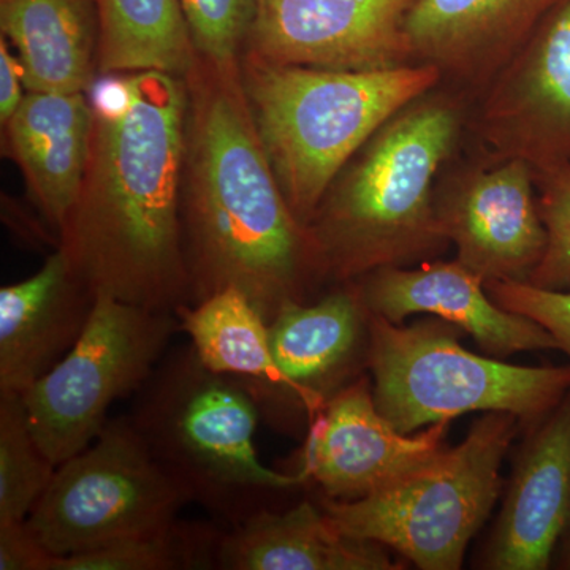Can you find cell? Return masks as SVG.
I'll list each match as a JSON object with an SVG mask.
<instances>
[{"mask_svg": "<svg viewBox=\"0 0 570 570\" xmlns=\"http://www.w3.org/2000/svg\"><path fill=\"white\" fill-rule=\"evenodd\" d=\"M160 71L94 82L91 157L61 249L94 294L175 313L189 305L181 178L189 92Z\"/></svg>", "mask_w": 570, "mask_h": 570, "instance_id": "6da1fadb", "label": "cell"}, {"mask_svg": "<svg viewBox=\"0 0 570 570\" xmlns=\"http://www.w3.org/2000/svg\"><path fill=\"white\" fill-rule=\"evenodd\" d=\"M190 75L189 305L236 287L269 324L287 303H305L311 277L324 272L266 156L242 73H219L198 58Z\"/></svg>", "mask_w": 570, "mask_h": 570, "instance_id": "7a4b0ae2", "label": "cell"}, {"mask_svg": "<svg viewBox=\"0 0 570 570\" xmlns=\"http://www.w3.org/2000/svg\"><path fill=\"white\" fill-rule=\"evenodd\" d=\"M463 118L459 97L433 89L348 160L307 225L322 272L354 281L444 249L434 181L455 151Z\"/></svg>", "mask_w": 570, "mask_h": 570, "instance_id": "3957f363", "label": "cell"}, {"mask_svg": "<svg viewBox=\"0 0 570 570\" xmlns=\"http://www.w3.org/2000/svg\"><path fill=\"white\" fill-rule=\"evenodd\" d=\"M242 82L277 183L305 227L348 160L444 75L433 63L387 70H328L265 61L246 52Z\"/></svg>", "mask_w": 570, "mask_h": 570, "instance_id": "277c9868", "label": "cell"}, {"mask_svg": "<svg viewBox=\"0 0 570 570\" xmlns=\"http://www.w3.org/2000/svg\"><path fill=\"white\" fill-rule=\"evenodd\" d=\"M258 415L245 382L209 371L189 344L164 356L129 417L193 502L234 524L268 509L262 504L268 494L309 482L303 472L275 471L258 460Z\"/></svg>", "mask_w": 570, "mask_h": 570, "instance_id": "5b68a950", "label": "cell"}, {"mask_svg": "<svg viewBox=\"0 0 570 570\" xmlns=\"http://www.w3.org/2000/svg\"><path fill=\"white\" fill-rule=\"evenodd\" d=\"M460 326L393 324L370 314L366 358L377 411L401 433L469 414L509 412L538 425L570 390L569 366H519L469 352Z\"/></svg>", "mask_w": 570, "mask_h": 570, "instance_id": "8992f818", "label": "cell"}, {"mask_svg": "<svg viewBox=\"0 0 570 570\" xmlns=\"http://www.w3.org/2000/svg\"><path fill=\"white\" fill-rule=\"evenodd\" d=\"M519 423L509 412H485L456 448L365 498H325L321 508L344 534L395 550L419 569H460L497 504Z\"/></svg>", "mask_w": 570, "mask_h": 570, "instance_id": "52a82bcc", "label": "cell"}, {"mask_svg": "<svg viewBox=\"0 0 570 570\" xmlns=\"http://www.w3.org/2000/svg\"><path fill=\"white\" fill-rule=\"evenodd\" d=\"M189 502L132 420L122 417L59 464L26 523L52 554L67 557L163 531Z\"/></svg>", "mask_w": 570, "mask_h": 570, "instance_id": "ba28073f", "label": "cell"}, {"mask_svg": "<svg viewBox=\"0 0 570 570\" xmlns=\"http://www.w3.org/2000/svg\"><path fill=\"white\" fill-rule=\"evenodd\" d=\"M178 332L175 313L96 295L80 340L21 393L33 436L56 466L96 441L112 404L140 392Z\"/></svg>", "mask_w": 570, "mask_h": 570, "instance_id": "9c48e42d", "label": "cell"}, {"mask_svg": "<svg viewBox=\"0 0 570 570\" xmlns=\"http://www.w3.org/2000/svg\"><path fill=\"white\" fill-rule=\"evenodd\" d=\"M415 0H257L245 51L265 61L328 70L414 63L406 18Z\"/></svg>", "mask_w": 570, "mask_h": 570, "instance_id": "30bf717a", "label": "cell"}, {"mask_svg": "<svg viewBox=\"0 0 570 570\" xmlns=\"http://www.w3.org/2000/svg\"><path fill=\"white\" fill-rule=\"evenodd\" d=\"M478 134L487 163H570V0L543 18L487 85Z\"/></svg>", "mask_w": 570, "mask_h": 570, "instance_id": "8fae6325", "label": "cell"}, {"mask_svg": "<svg viewBox=\"0 0 570 570\" xmlns=\"http://www.w3.org/2000/svg\"><path fill=\"white\" fill-rule=\"evenodd\" d=\"M439 224L456 261L485 284L528 283L546 254L534 168L521 157L464 171L436 193Z\"/></svg>", "mask_w": 570, "mask_h": 570, "instance_id": "7c38bea8", "label": "cell"}, {"mask_svg": "<svg viewBox=\"0 0 570 570\" xmlns=\"http://www.w3.org/2000/svg\"><path fill=\"white\" fill-rule=\"evenodd\" d=\"M449 426L439 422L417 433H401L377 411L367 377H360L337 390L309 420L298 471L314 480L325 498H365L438 455Z\"/></svg>", "mask_w": 570, "mask_h": 570, "instance_id": "4fadbf2b", "label": "cell"}, {"mask_svg": "<svg viewBox=\"0 0 570 570\" xmlns=\"http://www.w3.org/2000/svg\"><path fill=\"white\" fill-rule=\"evenodd\" d=\"M363 277L356 288L366 309L393 324L431 314L460 326L498 358L558 348L557 340L538 322L497 305L485 281L459 261L425 262L417 268L387 266Z\"/></svg>", "mask_w": 570, "mask_h": 570, "instance_id": "5bb4252c", "label": "cell"}, {"mask_svg": "<svg viewBox=\"0 0 570 570\" xmlns=\"http://www.w3.org/2000/svg\"><path fill=\"white\" fill-rule=\"evenodd\" d=\"M570 528V390L524 441L504 509L485 551V568L549 569Z\"/></svg>", "mask_w": 570, "mask_h": 570, "instance_id": "9a60e30c", "label": "cell"}, {"mask_svg": "<svg viewBox=\"0 0 570 570\" xmlns=\"http://www.w3.org/2000/svg\"><path fill=\"white\" fill-rule=\"evenodd\" d=\"M564 0H415L406 18L414 62L487 86Z\"/></svg>", "mask_w": 570, "mask_h": 570, "instance_id": "2e32d148", "label": "cell"}, {"mask_svg": "<svg viewBox=\"0 0 570 570\" xmlns=\"http://www.w3.org/2000/svg\"><path fill=\"white\" fill-rule=\"evenodd\" d=\"M96 294L58 247L36 275L0 291V393H24L75 346Z\"/></svg>", "mask_w": 570, "mask_h": 570, "instance_id": "e0dca14e", "label": "cell"}, {"mask_svg": "<svg viewBox=\"0 0 570 570\" xmlns=\"http://www.w3.org/2000/svg\"><path fill=\"white\" fill-rule=\"evenodd\" d=\"M370 311L358 288L324 296L313 305L287 303L269 322V343L285 379V401L313 419L351 373L367 330Z\"/></svg>", "mask_w": 570, "mask_h": 570, "instance_id": "ac0fdd59", "label": "cell"}, {"mask_svg": "<svg viewBox=\"0 0 570 570\" xmlns=\"http://www.w3.org/2000/svg\"><path fill=\"white\" fill-rule=\"evenodd\" d=\"M92 126L86 92H28L3 126L10 156L20 165L41 213L58 230L80 197Z\"/></svg>", "mask_w": 570, "mask_h": 570, "instance_id": "d6986e66", "label": "cell"}, {"mask_svg": "<svg viewBox=\"0 0 570 570\" xmlns=\"http://www.w3.org/2000/svg\"><path fill=\"white\" fill-rule=\"evenodd\" d=\"M387 547L344 534L325 510L302 502L265 509L219 532L214 568L227 570H393Z\"/></svg>", "mask_w": 570, "mask_h": 570, "instance_id": "ffe728a7", "label": "cell"}, {"mask_svg": "<svg viewBox=\"0 0 570 570\" xmlns=\"http://www.w3.org/2000/svg\"><path fill=\"white\" fill-rule=\"evenodd\" d=\"M0 29L18 52L26 91H91L99 71L94 0H0Z\"/></svg>", "mask_w": 570, "mask_h": 570, "instance_id": "44dd1931", "label": "cell"}, {"mask_svg": "<svg viewBox=\"0 0 570 570\" xmlns=\"http://www.w3.org/2000/svg\"><path fill=\"white\" fill-rule=\"evenodd\" d=\"M175 314L209 371L245 382L261 411L273 401L284 403L287 385L273 356L269 324L239 288H224Z\"/></svg>", "mask_w": 570, "mask_h": 570, "instance_id": "7402d4cb", "label": "cell"}, {"mask_svg": "<svg viewBox=\"0 0 570 570\" xmlns=\"http://www.w3.org/2000/svg\"><path fill=\"white\" fill-rule=\"evenodd\" d=\"M100 73L160 71L186 78L197 66L181 0H94Z\"/></svg>", "mask_w": 570, "mask_h": 570, "instance_id": "603a6c76", "label": "cell"}, {"mask_svg": "<svg viewBox=\"0 0 570 570\" xmlns=\"http://www.w3.org/2000/svg\"><path fill=\"white\" fill-rule=\"evenodd\" d=\"M219 532L200 524L171 527L81 553L55 557L51 570H175L214 568Z\"/></svg>", "mask_w": 570, "mask_h": 570, "instance_id": "cb8c5ba5", "label": "cell"}, {"mask_svg": "<svg viewBox=\"0 0 570 570\" xmlns=\"http://www.w3.org/2000/svg\"><path fill=\"white\" fill-rule=\"evenodd\" d=\"M56 469L33 436L21 393H0V523L28 520Z\"/></svg>", "mask_w": 570, "mask_h": 570, "instance_id": "d4e9b609", "label": "cell"}, {"mask_svg": "<svg viewBox=\"0 0 570 570\" xmlns=\"http://www.w3.org/2000/svg\"><path fill=\"white\" fill-rule=\"evenodd\" d=\"M198 58L224 75L242 73L239 58L257 0H181Z\"/></svg>", "mask_w": 570, "mask_h": 570, "instance_id": "484cf974", "label": "cell"}, {"mask_svg": "<svg viewBox=\"0 0 570 570\" xmlns=\"http://www.w3.org/2000/svg\"><path fill=\"white\" fill-rule=\"evenodd\" d=\"M532 168L549 243L528 283L550 291H570V163Z\"/></svg>", "mask_w": 570, "mask_h": 570, "instance_id": "4316f807", "label": "cell"}, {"mask_svg": "<svg viewBox=\"0 0 570 570\" xmlns=\"http://www.w3.org/2000/svg\"><path fill=\"white\" fill-rule=\"evenodd\" d=\"M487 291L497 305L542 325L570 358V291H550L515 281L489 283Z\"/></svg>", "mask_w": 570, "mask_h": 570, "instance_id": "83f0119b", "label": "cell"}, {"mask_svg": "<svg viewBox=\"0 0 570 570\" xmlns=\"http://www.w3.org/2000/svg\"><path fill=\"white\" fill-rule=\"evenodd\" d=\"M55 557L26 520L0 523V570H51Z\"/></svg>", "mask_w": 570, "mask_h": 570, "instance_id": "f1b7e54d", "label": "cell"}, {"mask_svg": "<svg viewBox=\"0 0 570 570\" xmlns=\"http://www.w3.org/2000/svg\"><path fill=\"white\" fill-rule=\"evenodd\" d=\"M24 71L17 56L11 55L9 41L0 39V121L2 127L18 111L24 94Z\"/></svg>", "mask_w": 570, "mask_h": 570, "instance_id": "f546056e", "label": "cell"}, {"mask_svg": "<svg viewBox=\"0 0 570 570\" xmlns=\"http://www.w3.org/2000/svg\"><path fill=\"white\" fill-rule=\"evenodd\" d=\"M562 564H564L566 569H570V540L568 547H566L564 560H562Z\"/></svg>", "mask_w": 570, "mask_h": 570, "instance_id": "4dcf8cb0", "label": "cell"}]
</instances>
